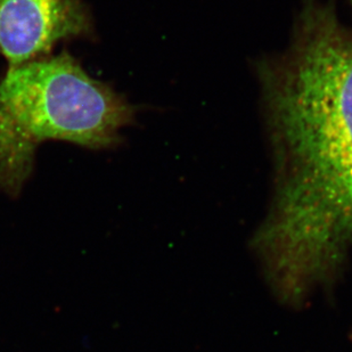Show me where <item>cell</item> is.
<instances>
[{
	"label": "cell",
	"mask_w": 352,
	"mask_h": 352,
	"mask_svg": "<svg viewBox=\"0 0 352 352\" xmlns=\"http://www.w3.org/2000/svg\"><path fill=\"white\" fill-rule=\"evenodd\" d=\"M266 83L277 180L251 246L274 296L300 307L334 285L352 250V31L307 6Z\"/></svg>",
	"instance_id": "1"
},
{
	"label": "cell",
	"mask_w": 352,
	"mask_h": 352,
	"mask_svg": "<svg viewBox=\"0 0 352 352\" xmlns=\"http://www.w3.org/2000/svg\"><path fill=\"white\" fill-rule=\"evenodd\" d=\"M133 117V107L67 52L8 67L0 80V192L19 197L43 142L107 150Z\"/></svg>",
	"instance_id": "2"
},
{
	"label": "cell",
	"mask_w": 352,
	"mask_h": 352,
	"mask_svg": "<svg viewBox=\"0 0 352 352\" xmlns=\"http://www.w3.org/2000/svg\"><path fill=\"white\" fill-rule=\"evenodd\" d=\"M351 1H352V0H351Z\"/></svg>",
	"instance_id": "4"
},
{
	"label": "cell",
	"mask_w": 352,
	"mask_h": 352,
	"mask_svg": "<svg viewBox=\"0 0 352 352\" xmlns=\"http://www.w3.org/2000/svg\"><path fill=\"white\" fill-rule=\"evenodd\" d=\"M93 36L83 0H0V55L8 67L50 55L62 40Z\"/></svg>",
	"instance_id": "3"
}]
</instances>
